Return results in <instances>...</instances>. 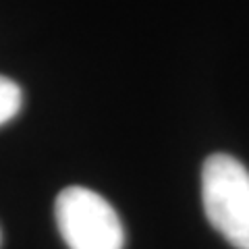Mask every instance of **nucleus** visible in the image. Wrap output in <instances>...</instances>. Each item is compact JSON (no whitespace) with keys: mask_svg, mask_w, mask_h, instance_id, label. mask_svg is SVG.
<instances>
[{"mask_svg":"<svg viewBox=\"0 0 249 249\" xmlns=\"http://www.w3.org/2000/svg\"><path fill=\"white\" fill-rule=\"evenodd\" d=\"M201 201L210 224L237 249H249V170L229 154L208 156Z\"/></svg>","mask_w":249,"mask_h":249,"instance_id":"nucleus-1","label":"nucleus"},{"mask_svg":"<svg viewBox=\"0 0 249 249\" xmlns=\"http://www.w3.org/2000/svg\"><path fill=\"white\" fill-rule=\"evenodd\" d=\"M58 232L69 249H123L124 229L116 210L88 187H67L54 201Z\"/></svg>","mask_w":249,"mask_h":249,"instance_id":"nucleus-2","label":"nucleus"},{"mask_svg":"<svg viewBox=\"0 0 249 249\" xmlns=\"http://www.w3.org/2000/svg\"><path fill=\"white\" fill-rule=\"evenodd\" d=\"M23 104L21 88L9 77L0 75V124L9 123L19 114Z\"/></svg>","mask_w":249,"mask_h":249,"instance_id":"nucleus-3","label":"nucleus"},{"mask_svg":"<svg viewBox=\"0 0 249 249\" xmlns=\"http://www.w3.org/2000/svg\"><path fill=\"white\" fill-rule=\"evenodd\" d=\"M0 239H2V235H0Z\"/></svg>","mask_w":249,"mask_h":249,"instance_id":"nucleus-4","label":"nucleus"}]
</instances>
